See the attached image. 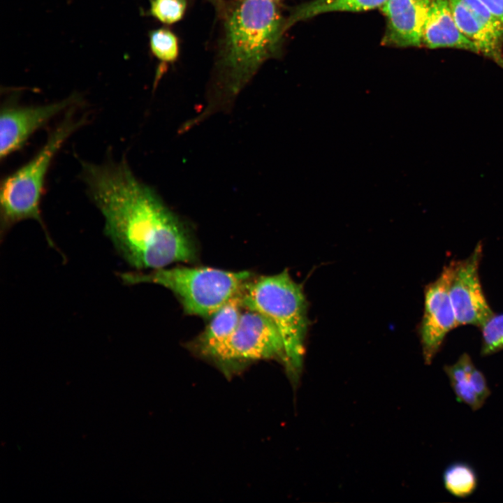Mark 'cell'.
<instances>
[{
    "label": "cell",
    "instance_id": "14",
    "mask_svg": "<svg viewBox=\"0 0 503 503\" xmlns=\"http://www.w3.org/2000/svg\"><path fill=\"white\" fill-rule=\"evenodd\" d=\"M388 0H312L304 3L291 11L284 19V31L293 24L315 16L331 12H359L381 6Z\"/></svg>",
    "mask_w": 503,
    "mask_h": 503
},
{
    "label": "cell",
    "instance_id": "1",
    "mask_svg": "<svg viewBox=\"0 0 503 503\" xmlns=\"http://www.w3.org/2000/svg\"><path fill=\"white\" fill-rule=\"evenodd\" d=\"M82 163L88 194L104 219L105 235L131 267L155 270L196 258L184 223L126 162Z\"/></svg>",
    "mask_w": 503,
    "mask_h": 503
},
{
    "label": "cell",
    "instance_id": "7",
    "mask_svg": "<svg viewBox=\"0 0 503 503\" xmlns=\"http://www.w3.org/2000/svg\"><path fill=\"white\" fill-rule=\"evenodd\" d=\"M454 261L445 265L438 277L426 285L419 335L424 362L430 365L446 335L458 326L449 288Z\"/></svg>",
    "mask_w": 503,
    "mask_h": 503
},
{
    "label": "cell",
    "instance_id": "8",
    "mask_svg": "<svg viewBox=\"0 0 503 503\" xmlns=\"http://www.w3.org/2000/svg\"><path fill=\"white\" fill-rule=\"evenodd\" d=\"M483 244L479 241L465 258L454 261L449 293L458 325L479 328L493 313L479 275Z\"/></svg>",
    "mask_w": 503,
    "mask_h": 503
},
{
    "label": "cell",
    "instance_id": "21",
    "mask_svg": "<svg viewBox=\"0 0 503 503\" xmlns=\"http://www.w3.org/2000/svg\"><path fill=\"white\" fill-rule=\"evenodd\" d=\"M209 2L214 8L217 15L224 17L226 14L228 6L224 0H205Z\"/></svg>",
    "mask_w": 503,
    "mask_h": 503
},
{
    "label": "cell",
    "instance_id": "9",
    "mask_svg": "<svg viewBox=\"0 0 503 503\" xmlns=\"http://www.w3.org/2000/svg\"><path fill=\"white\" fill-rule=\"evenodd\" d=\"M78 101L77 96H71L42 105L6 104L1 108L0 116L1 159L20 149L36 130L61 112L73 107Z\"/></svg>",
    "mask_w": 503,
    "mask_h": 503
},
{
    "label": "cell",
    "instance_id": "15",
    "mask_svg": "<svg viewBox=\"0 0 503 503\" xmlns=\"http://www.w3.org/2000/svg\"><path fill=\"white\" fill-rule=\"evenodd\" d=\"M475 367L470 356L463 353L455 363L444 367L458 400L474 411L479 409L484 404L474 391L470 381V374Z\"/></svg>",
    "mask_w": 503,
    "mask_h": 503
},
{
    "label": "cell",
    "instance_id": "4",
    "mask_svg": "<svg viewBox=\"0 0 503 503\" xmlns=\"http://www.w3.org/2000/svg\"><path fill=\"white\" fill-rule=\"evenodd\" d=\"M119 276L125 285L151 283L163 286L177 297L186 313L203 317H211L252 279L249 271L209 267L162 268L147 273L125 272Z\"/></svg>",
    "mask_w": 503,
    "mask_h": 503
},
{
    "label": "cell",
    "instance_id": "10",
    "mask_svg": "<svg viewBox=\"0 0 503 503\" xmlns=\"http://www.w3.org/2000/svg\"><path fill=\"white\" fill-rule=\"evenodd\" d=\"M461 32L503 69V24L479 0H449Z\"/></svg>",
    "mask_w": 503,
    "mask_h": 503
},
{
    "label": "cell",
    "instance_id": "17",
    "mask_svg": "<svg viewBox=\"0 0 503 503\" xmlns=\"http://www.w3.org/2000/svg\"><path fill=\"white\" fill-rule=\"evenodd\" d=\"M480 353L488 356L503 350V313L494 312L480 327Z\"/></svg>",
    "mask_w": 503,
    "mask_h": 503
},
{
    "label": "cell",
    "instance_id": "20",
    "mask_svg": "<svg viewBox=\"0 0 503 503\" xmlns=\"http://www.w3.org/2000/svg\"><path fill=\"white\" fill-rule=\"evenodd\" d=\"M503 24V0H479Z\"/></svg>",
    "mask_w": 503,
    "mask_h": 503
},
{
    "label": "cell",
    "instance_id": "5",
    "mask_svg": "<svg viewBox=\"0 0 503 503\" xmlns=\"http://www.w3.org/2000/svg\"><path fill=\"white\" fill-rule=\"evenodd\" d=\"M71 108L59 125L27 163L6 177L1 186V236L3 237L20 221L32 219L38 221L48 235L41 215L40 203L45 176L49 167L66 140L85 123V118L76 119Z\"/></svg>",
    "mask_w": 503,
    "mask_h": 503
},
{
    "label": "cell",
    "instance_id": "18",
    "mask_svg": "<svg viewBox=\"0 0 503 503\" xmlns=\"http://www.w3.org/2000/svg\"><path fill=\"white\" fill-rule=\"evenodd\" d=\"M150 45L153 54L162 61L173 62L178 57V39L168 29L152 30L150 34Z\"/></svg>",
    "mask_w": 503,
    "mask_h": 503
},
{
    "label": "cell",
    "instance_id": "19",
    "mask_svg": "<svg viewBox=\"0 0 503 503\" xmlns=\"http://www.w3.org/2000/svg\"><path fill=\"white\" fill-rule=\"evenodd\" d=\"M187 6L186 0H151L149 12L159 21L172 24L183 17Z\"/></svg>",
    "mask_w": 503,
    "mask_h": 503
},
{
    "label": "cell",
    "instance_id": "12",
    "mask_svg": "<svg viewBox=\"0 0 503 503\" xmlns=\"http://www.w3.org/2000/svg\"><path fill=\"white\" fill-rule=\"evenodd\" d=\"M430 49L451 48L479 54L476 45L459 29L449 0H430L423 34Z\"/></svg>",
    "mask_w": 503,
    "mask_h": 503
},
{
    "label": "cell",
    "instance_id": "22",
    "mask_svg": "<svg viewBox=\"0 0 503 503\" xmlns=\"http://www.w3.org/2000/svg\"><path fill=\"white\" fill-rule=\"evenodd\" d=\"M266 1H274V2L277 3L278 1H280V0H266Z\"/></svg>",
    "mask_w": 503,
    "mask_h": 503
},
{
    "label": "cell",
    "instance_id": "2",
    "mask_svg": "<svg viewBox=\"0 0 503 503\" xmlns=\"http://www.w3.org/2000/svg\"><path fill=\"white\" fill-rule=\"evenodd\" d=\"M217 71L224 95L233 98L277 54L284 19L276 2L235 0L227 7Z\"/></svg>",
    "mask_w": 503,
    "mask_h": 503
},
{
    "label": "cell",
    "instance_id": "11",
    "mask_svg": "<svg viewBox=\"0 0 503 503\" xmlns=\"http://www.w3.org/2000/svg\"><path fill=\"white\" fill-rule=\"evenodd\" d=\"M430 0H388L381 8L386 19L385 45L420 47Z\"/></svg>",
    "mask_w": 503,
    "mask_h": 503
},
{
    "label": "cell",
    "instance_id": "6",
    "mask_svg": "<svg viewBox=\"0 0 503 503\" xmlns=\"http://www.w3.org/2000/svg\"><path fill=\"white\" fill-rule=\"evenodd\" d=\"M198 355L212 362L228 379L260 360H275L284 367L286 356L275 325L258 312L245 309L233 332Z\"/></svg>",
    "mask_w": 503,
    "mask_h": 503
},
{
    "label": "cell",
    "instance_id": "3",
    "mask_svg": "<svg viewBox=\"0 0 503 503\" xmlns=\"http://www.w3.org/2000/svg\"><path fill=\"white\" fill-rule=\"evenodd\" d=\"M241 299L244 309L265 316L277 329L284 346L286 374L292 385L297 386L303 368L309 326L302 286L284 270L278 274L252 279L242 291Z\"/></svg>",
    "mask_w": 503,
    "mask_h": 503
},
{
    "label": "cell",
    "instance_id": "16",
    "mask_svg": "<svg viewBox=\"0 0 503 503\" xmlns=\"http://www.w3.org/2000/svg\"><path fill=\"white\" fill-rule=\"evenodd\" d=\"M443 481L446 490L457 497L471 495L478 483L477 475L473 467L462 462L452 463L446 468Z\"/></svg>",
    "mask_w": 503,
    "mask_h": 503
},
{
    "label": "cell",
    "instance_id": "13",
    "mask_svg": "<svg viewBox=\"0 0 503 503\" xmlns=\"http://www.w3.org/2000/svg\"><path fill=\"white\" fill-rule=\"evenodd\" d=\"M239 293L216 311L203 333L191 345L199 353L227 338L235 330L242 315L243 306Z\"/></svg>",
    "mask_w": 503,
    "mask_h": 503
}]
</instances>
